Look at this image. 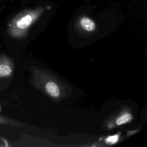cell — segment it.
I'll use <instances>...</instances> for the list:
<instances>
[{
    "instance_id": "obj_1",
    "label": "cell",
    "mask_w": 147,
    "mask_h": 147,
    "mask_svg": "<svg viewBox=\"0 0 147 147\" xmlns=\"http://www.w3.org/2000/svg\"><path fill=\"white\" fill-rule=\"evenodd\" d=\"M44 11L41 7L25 10L13 17L7 24V33L13 38H20Z\"/></svg>"
},
{
    "instance_id": "obj_2",
    "label": "cell",
    "mask_w": 147,
    "mask_h": 147,
    "mask_svg": "<svg viewBox=\"0 0 147 147\" xmlns=\"http://www.w3.org/2000/svg\"><path fill=\"white\" fill-rule=\"evenodd\" d=\"M13 72V63L5 55H0V79L10 77Z\"/></svg>"
},
{
    "instance_id": "obj_3",
    "label": "cell",
    "mask_w": 147,
    "mask_h": 147,
    "mask_svg": "<svg viewBox=\"0 0 147 147\" xmlns=\"http://www.w3.org/2000/svg\"><path fill=\"white\" fill-rule=\"evenodd\" d=\"M80 24L82 28L87 32H92L96 28L94 21L87 17H82L80 20Z\"/></svg>"
},
{
    "instance_id": "obj_4",
    "label": "cell",
    "mask_w": 147,
    "mask_h": 147,
    "mask_svg": "<svg viewBox=\"0 0 147 147\" xmlns=\"http://www.w3.org/2000/svg\"><path fill=\"white\" fill-rule=\"evenodd\" d=\"M45 90L49 95L57 98L60 95V90L58 86L53 82H49L45 85Z\"/></svg>"
},
{
    "instance_id": "obj_5",
    "label": "cell",
    "mask_w": 147,
    "mask_h": 147,
    "mask_svg": "<svg viewBox=\"0 0 147 147\" xmlns=\"http://www.w3.org/2000/svg\"><path fill=\"white\" fill-rule=\"evenodd\" d=\"M132 115L130 114L126 113L119 117L116 120V124L117 125H121L130 122L132 119Z\"/></svg>"
},
{
    "instance_id": "obj_6",
    "label": "cell",
    "mask_w": 147,
    "mask_h": 147,
    "mask_svg": "<svg viewBox=\"0 0 147 147\" xmlns=\"http://www.w3.org/2000/svg\"><path fill=\"white\" fill-rule=\"evenodd\" d=\"M0 125H17V123L13 120L6 117L5 116L0 115Z\"/></svg>"
},
{
    "instance_id": "obj_7",
    "label": "cell",
    "mask_w": 147,
    "mask_h": 147,
    "mask_svg": "<svg viewBox=\"0 0 147 147\" xmlns=\"http://www.w3.org/2000/svg\"><path fill=\"white\" fill-rule=\"evenodd\" d=\"M119 134L118 133V134H117L115 135L109 136L106 139V142L107 144H110V145L116 144L119 140Z\"/></svg>"
},
{
    "instance_id": "obj_8",
    "label": "cell",
    "mask_w": 147,
    "mask_h": 147,
    "mask_svg": "<svg viewBox=\"0 0 147 147\" xmlns=\"http://www.w3.org/2000/svg\"><path fill=\"white\" fill-rule=\"evenodd\" d=\"M1 106H0V111H1Z\"/></svg>"
}]
</instances>
